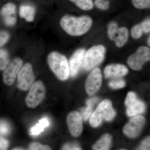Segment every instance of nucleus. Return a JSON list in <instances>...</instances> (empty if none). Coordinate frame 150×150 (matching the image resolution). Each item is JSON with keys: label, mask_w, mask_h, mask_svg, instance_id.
I'll return each mask as SVG.
<instances>
[{"label": "nucleus", "mask_w": 150, "mask_h": 150, "mask_svg": "<svg viewBox=\"0 0 150 150\" xmlns=\"http://www.w3.org/2000/svg\"><path fill=\"white\" fill-rule=\"evenodd\" d=\"M17 78V85L21 90L26 91L32 85L35 80L32 65L25 64L20 70Z\"/></svg>", "instance_id": "nucleus-7"}, {"label": "nucleus", "mask_w": 150, "mask_h": 150, "mask_svg": "<svg viewBox=\"0 0 150 150\" xmlns=\"http://www.w3.org/2000/svg\"><path fill=\"white\" fill-rule=\"evenodd\" d=\"M106 49L101 44L94 45L86 51L82 67L89 71L100 64L105 58Z\"/></svg>", "instance_id": "nucleus-3"}, {"label": "nucleus", "mask_w": 150, "mask_h": 150, "mask_svg": "<svg viewBox=\"0 0 150 150\" xmlns=\"http://www.w3.org/2000/svg\"><path fill=\"white\" fill-rule=\"evenodd\" d=\"M9 146V142L5 138L0 136V150H7Z\"/></svg>", "instance_id": "nucleus-34"}, {"label": "nucleus", "mask_w": 150, "mask_h": 150, "mask_svg": "<svg viewBox=\"0 0 150 150\" xmlns=\"http://www.w3.org/2000/svg\"><path fill=\"white\" fill-rule=\"evenodd\" d=\"M23 64V62L20 58H15L8 64L3 75V81L5 84L9 86L13 84Z\"/></svg>", "instance_id": "nucleus-8"}, {"label": "nucleus", "mask_w": 150, "mask_h": 150, "mask_svg": "<svg viewBox=\"0 0 150 150\" xmlns=\"http://www.w3.org/2000/svg\"><path fill=\"white\" fill-rule=\"evenodd\" d=\"M115 112L112 108L110 100H105L100 103L90 117V123L93 127L99 126L103 119L107 121L112 120L115 117Z\"/></svg>", "instance_id": "nucleus-4"}, {"label": "nucleus", "mask_w": 150, "mask_h": 150, "mask_svg": "<svg viewBox=\"0 0 150 150\" xmlns=\"http://www.w3.org/2000/svg\"><path fill=\"white\" fill-rule=\"evenodd\" d=\"M109 86L113 89L123 88L126 86V82L121 78H115L109 82Z\"/></svg>", "instance_id": "nucleus-24"}, {"label": "nucleus", "mask_w": 150, "mask_h": 150, "mask_svg": "<svg viewBox=\"0 0 150 150\" xmlns=\"http://www.w3.org/2000/svg\"><path fill=\"white\" fill-rule=\"evenodd\" d=\"M0 13L6 25L12 26L16 23V7L13 3L6 4L2 8Z\"/></svg>", "instance_id": "nucleus-14"}, {"label": "nucleus", "mask_w": 150, "mask_h": 150, "mask_svg": "<svg viewBox=\"0 0 150 150\" xmlns=\"http://www.w3.org/2000/svg\"><path fill=\"white\" fill-rule=\"evenodd\" d=\"M25 98V103L28 108H34L40 104L45 98L46 88L41 81L35 82L30 88Z\"/></svg>", "instance_id": "nucleus-5"}, {"label": "nucleus", "mask_w": 150, "mask_h": 150, "mask_svg": "<svg viewBox=\"0 0 150 150\" xmlns=\"http://www.w3.org/2000/svg\"><path fill=\"white\" fill-rule=\"evenodd\" d=\"M102 77L101 71L98 68H96L88 75L85 83L87 93L92 96L99 90L102 85Z\"/></svg>", "instance_id": "nucleus-9"}, {"label": "nucleus", "mask_w": 150, "mask_h": 150, "mask_svg": "<svg viewBox=\"0 0 150 150\" xmlns=\"http://www.w3.org/2000/svg\"><path fill=\"white\" fill-rule=\"evenodd\" d=\"M111 142L112 137L110 134H104L93 146V150H109Z\"/></svg>", "instance_id": "nucleus-17"}, {"label": "nucleus", "mask_w": 150, "mask_h": 150, "mask_svg": "<svg viewBox=\"0 0 150 150\" xmlns=\"http://www.w3.org/2000/svg\"><path fill=\"white\" fill-rule=\"evenodd\" d=\"M125 104L127 107V113L129 116H135L144 111V103L137 99L136 94L133 92L128 93Z\"/></svg>", "instance_id": "nucleus-10"}, {"label": "nucleus", "mask_w": 150, "mask_h": 150, "mask_svg": "<svg viewBox=\"0 0 150 150\" xmlns=\"http://www.w3.org/2000/svg\"><path fill=\"white\" fill-rule=\"evenodd\" d=\"M145 122V118L141 115L133 117L124 126L123 133L129 138L137 137L142 131Z\"/></svg>", "instance_id": "nucleus-11"}, {"label": "nucleus", "mask_w": 150, "mask_h": 150, "mask_svg": "<svg viewBox=\"0 0 150 150\" xmlns=\"http://www.w3.org/2000/svg\"><path fill=\"white\" fill-rule=\"evenodd\" d=\"M129 38V32L126 27H119L117 35L113 40L115 46L118 48H122L128 42Z\"/></svg>", "instance_id": "nucleus-16"}, {"label": "nucleus", "mask_w": 150, "mask_h": 150, "mask_svg": "<svg viewBox=\"0 0 150 150\" xmlns=\"http://www.w3.org/2000/svg\"></svg>", "instance_id": "nucleus-37"}, {"label": "nucleus", "mask_w": 150, "mask_h": 150, "mask_svg": "<svg viewBox=\"0 0 150 150\" xmlns=\"http://www.w3.org/2000/svg\"><path fill=\"white\" fill-rule=\"evenodd\" d=\"M98 100V99L97 98H93L87 100V107L86 108H83L81 110L82 117L84 120L87 121L90 118L92 114L94 105L97 102Z\"/></svg>", "instance_id": "nucleus-20"}, {"label": "nucleus", "mask_w": 150, "mask_h": 150, "mask_svg": "<svg viewBox=\"0 0 150 150\" xmlns=\"http://www.w3.org/2000/svg\"><path fill=\"white\" fill-rule=\"evenodd\" d=\"M95 4L96 7L102 10L107 9L110 6V2L108 0H96Z\"/></svg>", "instance_id": "nucleus-29"}, {"label": "nucleus", "mask_w": 150, "mask_h": 150, "mask_svg": "<svg viewBox=\"0 0 150 150\" xmlns=\"http://www.w3.org/2000/svg\"><path fill=\"white\" fill-rule=\"evenodd\" d=\"M19 15L28 22H32L35 17V9L34 7L30 5H23L19 8Z\"/></svg>", "instance_id": "nucleus-18"}, {"label": "nucleus", "mask_w": 150, "mask_h": 150, "mask_svg": "<svg viewBox=\"0 0 150 150\" xmlns=\"http://www.w3.org/2000/svg\"><path fill=\"white\" fill-rule=\"evenodd\" d=\"M47 62L52 71L59 80L64 81L69 79V67L65 55L58 51H52L48 54Z\"/></svg>", "instance_id": "nucleus-2"}, {"label": "nucleus", "mask_w": 150, "mask_h": 150, "mask_svg": "<svg viewBox=\"0 0 150 150\" xmlns=\"http://www.w3.org/2000/svg\"><path fill=\"white\" fill-rule=\"evenodd\" d=\"M49 125V121L46 118L40 119L38 123L33 126L30 130V134L32 136H37L44 131Z\"/></svg>", "instance_id": "nucleus-19"}, {"label": "nucleus", "mask_w": 150, "mask_h": 150, "mask_svg": "<svg viewBox=\"0 0 150 150\" xmlns=\"http://www.w3.org/2000/svg\"><path fill=\"white\" fill-rule=\"evenodd\" d=\"M143 32L149 33L150 32V19L149 18L145 20L140 23Z\"/></svg>", "instance_id": "nucleus-31"}, {"label": "nucleus", "mask_w": 150, "mask_h": 150, "mask_svg": "<svg viewBox=\"0 0 150 150\" xmlns=\"http://www.w3.org/2000/svg\"><path fill=\"white\" fill-rule=\"evenodd\" d=\"M93 20L87 16L79 17L67 15L60 20L61 27L71 36H79L85 34L93 25Z\"/></svg>", "instance_id": "nucleus-1"}, {"label": "nucleus", "mask_w": 150, "mask_h": 150, "mask_svg": "<svg viewBox=\"0 0 150 150\" xmlns=\"http://www.w3.org/2000/svg\"><path fill=\"white\" fill-rule=\"evenodd\" d=\"M132 1L136 8L144 9L150 8V0H132Z\"/></svg>", "instance_id": "nucleus-26"}, {"label": "nucleus", "mask_w": 150, "mask_h": 150, "mask_svg": "<svg viewBox=\"0 0 150 150\" xmlns=\"http://www.w3.org/2000/svg\"><path fill=\"white\" fill-rule=\"evenodd\" d=\"M150 59V49L147 46H140L137 51L129 56L127 64L131 69L139 71L142 69L145 63Z\"/></svg>", "instance_id": "nucleus-6"}, {"label": "nucleus", "mask_w": 150, "mask_h": 150, "mask_svg": "<svg viewBox=\"0 0 150 150\" xmlns=\"http://www.w3.org/2000/svg\"><path fill=\"white\" fill-rule=\"evenodd\" d=\"M9 64L8 52L5 49L0 50V70H5Z\"/></svg>", "instance_id": "nucleus-22"}, {"label": "nucleus", "mask_w": 150, "mask_h": 150, "mask_svg": "<svg viewBox=\"0 0 150 150\" xmlns=\"http://www.w3.org/2000/svg\"><path fill=\"white\" fill-rule=\"evenodd\" d=\"M74 3L77 6L85 11L90 10L93 7V4L92 0H70Z\"/></svg>", "instance_id": "nucleus-21"}, {"label": "nucleus", "mask_w": 150, "mask_h": 150, "mask_svg": "<svg viewBox=\"0 0 150 150\" xmlns=\"http://www.w3.org/2000/svg\"><path fill=\"white\" fill-rule=\"evenodd\" d=\"M11 129L9 125L5 121H0V134L7 135L9 134Z\"/></svg>", "instance_id": "nucleus-28"}, {"label": "nucleus", "mask_w": 150, "mask_h": 150, "mask_svg": "<svg viewBox=\"0 0 150 150\" xmlns=\"http://www.w3.org/2000/svg\"><path fill=\"white\" fill-rule=\"evenodd\" d=\"M150 139L148 137L142 142L137 150H150Z\"/></svg>", "instance_id": "nucleus-33"}, {"label": "nucleus", "mask_w": 150, "mask_h": 150, "mask_svg": "<svg viewBox=\"0 0 150 150\" xmlns=\"http://www.w3.org/2000/svg\"><path fill=\"white\" fill-rule=\"evenodd\" d=\"M147 44L148 46H150V36H149V37L148 38V39L147 40Z\"/></svg>", "instance_id": "nucleus-36"}, {"label": "nucleus", "mask_w": 150, "mask_h": 150, "mask_svg": "<svg viewBox=\"0 0 150 150\" xmlns=\"http://www.w3.org/2000/svg\"><path fill=\"white\" fill-rule=\"evenodd\" d=\"M61 150H81V149L77 144L67 143L64 145Z\"/></svg>", "instance_id": "nucleus-32"}, {"label": "nucleus", "mask_w": 150, "mask_h": 150, "mask_svg": "<svg viewBox=\"0 0 150 150\" xmlns=\"http://www.w3.org/2000/svg\"><path fill=\"white\" fill-rule=\"evenodd\" d=\"M11 150H26L24 149H22V148H15L12 149Z\"/></svg>", "instance_id": "nucleus-35"}, {"label": "nucleus", "mask_w": 150, "mask_h": 150, "mask_svg": "<svg viewBox=\"0 0 150 150\" xmlns=\"http://www.w3.org/2000/svg\"><path fill=\"white\" fill-rule=\"evenodd\" d=\"M129 72L128 68L122 64H111L105 68V76L107 78H120L126 76Z\"/></svg>", "instance_id": "nucleus-15"}, {"label": "nucleus", "mask_w": 150, "mask_h": 150, "mask_svg": "<svg viewBox=\"0 0 150 150\" xmlns=\"http://www.w3.org/2000/svg\"><path fill=\"white\" fill-rule=\"evenodd\" d=\"M30 150H52L47 145H43L39 142H33L29 145Z\"/></svg>", "instance_id": "nucleus-27"}, {"label": "nucleus", "mask_w": 150, "mask_h": 150, "mask_svg": "<svg viewBox=\"0 0 150 150\" xmlns=\"http://www.w3.org/2000/svg\"><path fill=\"white\" fill-rule=\"evenodd\" d=\"M119 28L118 23L115 21H112L108 25L107 28L108 36L110 40H114Z\"/></svg>", "instance_id": "nucleus-23"}, {"label": "nucleus", "mask_w": 150, "mask_h": 150, "mask_svg": "<svg viewBox=\"0 0 150 150\" xmlns=\"http://www.w3.org/2000/svg\"><path fill=\"white\" fill-rule=\"evenodd\" d=\"M67 123L70 133L74 137L81 135L83 129L82 117L77 111L70 112L67 116Z\"/></svg>", "instance_id": "nucleus-12"}, {"label": "nucleus", "mask_w": 150, "mask_h": 150, "mask_svg": "<svg viewBox=\"0 0 150 150\" xmlns=\"http://www.w3.org/2000/svg\"><path fill=\"white\" fill-rule=\"evenodd\" d=\"M9 34L5 31L0 32V48L2 47L8 41L9 39Z\"/></svg>", "instance_id": "nucleus-30"}, {"label": "nucleus", "mask_w": 150, "mask_h": 150, "mask_svg": "<svg viewBox=\"0 0 150 150\" xmlns=\"http://www.w3.org/2000/svg\"><path fill=\"white\" fill-rule=\"evenodd\" d=\"M86 50L83 48H79L74 52L69 60L70 76L74 77L76 76L81 68L82 67Z\"/></svg>", "instance_id": "nucleus-13"}, {"label": "nucleus", "mask_w": 150, "mask_h": 150, "mask_svg": "<svg viewBox=\"0 0 150 150\" xmlns=\"http://www.w3.org/2000/svg\"><path fill=\"white\" fill-rule=\"evenodd\" d=\"M131 35L135 39H138L142 37L143 31L140 24L134 25L131 29Z\"/></svg>", "instance_id": "nucleus-25"}]
</instances>
